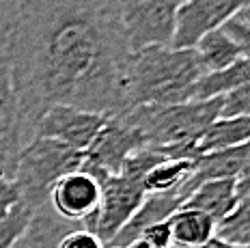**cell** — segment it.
Instances as JSON below:
<instances>
[{"instance_id": "cell-28", "label": "cell", "mask_w": 250, "mask_h": 248, "mask_svg": "<svg viewBox=\"0 0 250 248\" xmlns=\"http://www.w3.org/2000/svg\"><path fill=\"white\" fill-rule=\"evenodd\" d=\"M22 203L20 199V190L11 177L0 175V220H4L11 211Z\"/></svg>"}, {"instance_id": "cell-31", "label": "cell", "mask_w": 250, "mask_h": 248, "mask_svg": "<svg viewBox=\"0 0 250 248\" xmlns=\"http://www.w3.org/2000/svg\"><path fill=\"white\" fill-rule=\"evenodd\" d=\"M248 192H250V164L242 170V173H239V177H237V194H239V199L246 196Z\"/></svg>"}, {"instance_id": "cell-24", "label": "cell", "mask_w": 250, "mask_h": 248, "mask_svg": "<svg viewBox=\"0 0 250 248\" xmlns=\"http://www.w3.org/2000/svg\"><path fill=\"white\" fill-rule=\"evenodd\" d=\"M220 117H250V82L222 97Z\"/></svg>"}, {"instance_id": "cell-5", "label": "cell", "mask_w": 250, "mask_h": 248, "mask_svg": "<svg viewBox=\"0 0 250 248\" xmlns=\"http://www.w3.org/2000/svg\"><path fill=\"white\" fill-rule=\"evenodd\" d=\"M114 4L132 52L173 43L177 0H114Z\"/></svg>"}, {"instance_id": "cell-25", "label": "cell", "mask_w": 250, "mask_h": 248, "mask_svg": "<svg viewBox=\"0 0 250 248\" xmlns=\"http://www.w3.org/2000/svg\"><path fill=\"white\" fill-rule=\"evenodd\" d=\"M22 0H0V54H7L15 20H18Z\"/></svg>"}, {"instance_id": "cell-13", "label": "cell", "mask_w": 250, "mask_h": 248, "mask_svg": "<svg viewBox=\"0 0 250 248\" xmlns=\"http://www.w3.org/2000/svg\"><path fill=\"white\" fill-rule=\"evenodd\" d=\"M237 179H211V182H203L201 186H196L181 207L199 209L209 216L216 225H220L237 207Z\"/></svg>"}, {"instance_id": "cell-22", "label": "cell", "mask_w": 250, "mask_h": 248, "mask_svg": "<svg viewBox=\"0 0 250 248\" xmlns=\"http://www.w3.org/2000/svg\"><path fill=\"white\" fill-rule=\"evenodd\" d=\"M162 162H166V158L155 147H140L127 156L119 175H123V177H127V179H132V182L143 186V179Z\"/></svg>"}, {"instance_id": "cell-9", "label": "cell", "mask_w": 250, "mask_h": 248, "mask_svg": "<svg viewBox=\"0 0 250 248\" xmlns=\"http://www.w3.org/2000/svg\"><path fill=\"white\" fill-rule=\"evenodd\" d=\"M250 0H184L177 7L173 48H194L196 41L211 30L222 28L237 18Z\"/></svg>"}, {"instance_id": "cell-8", "label": "cell", "mask_w": 250, "mask_h": 248, "mask_svg": "<svg viewBox=\"0 0 250 248\" xmlns=\"http://www.w3.org/2000/svg\"><path fill=\"white\" fill-rule=\"evenodd\" d=\"M30 138L33 136L22 117L9 56L0 54V175L13 179L20 151Z\"/></svg>"}, {"instance_id": "cell-27", "label": "cell", "mask_w": 250, "mask_h": 248, "mask_svg": "<svg viewBox=\"0 0 250 248\" xmlns=\"http://www.w3.org/2000/svg\"><path fill=\"white\" fill-rule=\"evenodd\" d=\"M140 240H145L151 248H170L173 246V231H170V222H155V225L147 227L140 233Z\"/></svg>"}, {"instance_id": "cell-10", "label": "cell", "mask_w": 250, "mask_h": 248, "mask_svg": "<svg viewBox=\"0 0 250 248\" xmlns=\"http://www.w3.org/2000/svg\"><path fill=\"white\" fill-rule=\"evenodd\" d=\"M104 123H106V117L97 112L71 106H50L35 123L33 138H52L84 153L97 132L104 127Z\"/></svg>"}, {"instance_id": "cell-15", "label": "cell", "mask_w": 250, "mask_h": 248, "mask_svg": "<svg viewBox=\"0 0 250 248\" xmlns=\"http://www.w3.org/2000/svg\"><path fill=\"white\" fill-rule=\"evenodd\" d=\"M76 227L82 225L59 218L48 205L43 209L33 211L28 225L22 231V235L15 240L13 248H59L61 240Z\"/></svg>"}, {"instance_id": "cell-26", "label": "cell", "mask_w": 250, "mask_h": 248, "mask_svg": "<svg viewBox=\"0 0 250 248\" xmlns=\"http://www.w3.org/2000/svg\"><path fill=\"white\" fill-rule=\"evenodd\" d=\"M222 30L235 41V45L239 48V52L246 61H250V26L246 22H242L239 18H233L222 26Z\"/></svg>"}, {"instance_id": "cell-7", "label": "cell", "mask_w": 250, "mask_h": 248, "mask_svg": "<svg viewBox=\"0 0 250 248\" xmlns=\"http://www.w3.org/2000/svg\"><path fill=\"white\" fill-rule=\"evenodd\" d=\"M140 147H145L143 136L125 121L123 115L106 117L104 127L82 153V170L97 182H104L106 177L121 173L127 156Z\"/></svg>"}, {"instance_id": "cell-1", "label": "cell", "mask_w": 250, "mask_h": 248, "mask_svg": "<svg viewBox=\"0 0 250 248\" xmlns=\"http://www.w3.org/2000/svg\"><path fill=\"white\" fill-rule=\"evenodd\" d=\"M7 56L30 136L50 106L127 110L132 50L114 0H22Z\"/></svg>"}, {"instance_id": "cell-18", "label": "cell", "mask_w": 250, "mask_h": 248, "mask_svg": "<svg viewBox=\"0 0 250 248\" xmlns=\"http://www.w3.org/2000/svg\"><path fill=\"white\" fill-rule=\"evenodd\" d=\"M250 141V117H220L199 138L201 153H213L222 149L239 147Z\"/></svg>"}, {"instance_id": "cell-4", "label": "cell", "mask_w": 250, "mask_h": 248, "mask_svg": "<svg viewBox=\"0 0 250 248\" xmlns=\"http://www.w3.org/2000/svg\"><path fill=\"white\" fill-rule=\"evenodd\" d=\"M82 170V151L52 138H30L20 151L13 182L30 211L48 207L50 190L61 177Z\"/></svg>"}, {"instance_id": "cell-29", "label": "cell", "mask_w": 250, "mask_h": 248, "mask_svg": "<svg viewBox=\"0 0 250 248\" xmlns=\"http://www.w3.org/2000/svg\"><path fill=\"white\" fill-rule=\"evenodd\" d=\"M59 248H106V246H104L91 231L82 229V227H76V229H71L69 233L61 240Z\"/></svg>"}, {"instance_id": "cell-19", "label": "cell", "mask_w": 250, "mask_h": 248, "mask_svg": "<svg viewBox=\"0 0 250 248\" xmlns=\"http://www.w3.org/2000/svg\"><path fill=\"white\" fill-rule=\"evenodd\" d=\"M175 246H199L216 235L218 225L199 209L179 207L168 218Z\"/></svg>"}, {"instance_id": "cell-6", "label": "cell", "mask_w": 250, "mask_h": 248, "mask_svg": "<svg viewBox=\"0 0 250 248\" xmlns=\"http://www.w3.org/2000/svg\"><path fill=\"white\" fill-rule=\"evenodd\" d=\"M100 205L88 218L82 220V229L91 231L104 246H108L129 222V218L136 214L145 199V190L140 184L123 175L106 177L104 182H100Z\"/></svg>"}, {"instance_id": "cell-14", "label": "cell", "mask_w": 250, "mask_h": 248, "mask_svg": "<svg viewBox=\"0 0 250 248\" xmlns=\"http://www.w3.org/2000/svg\"><path fill=\"white\" fill-rule=\"evenodd\" d=\"M250 164V141L239 147L222 149V151L205 153L194 162L192 182L201 186L211 179H237L239 173Z\"/></svg>"}, {"instance_id": "cell-30", "label": "cell", "mask_w": 250, "mask_h": 248, "mask_svg": "<svg viewBox=\"0 0 250 248\" xmlns=\"http://www.w3.org/2000/svg\"><path fill=\"white\" fill-rule=\"evenodd\" d=\"M170 248H242V246H235V244H229V242L220 240L218 235H213L211 240H207L205 244H199V246H170Z\"/></svg>"}, {"instance_id": "cell-3", "label": "cell", "mask_w": 250, "mask_h": 248, "mask_svg": "<svg viewBox=\"0 0 250 248\" xmlns=\"http://www.w3.org/2000/svg\"><path fill=\"white\" fill-rule=\"evenodd\" d=\"M222 100L184 102L170 106H136L121 112L145 141V147H173L196 143L203 132L220 119Z\"/></svg>"}, {"instance_id": "cell-17", "label": "cell", "mask_w": 250, "mask_h": 248, "mask_svg": "<svg viewBox=\"0 0 250 248\" xmlns=\"http://www.w3.org/2000/svg\"><path fill=\"white\" fill-rule=\"evenodd\" d=\"M194 52L199 56L203 74L220 71V69H225V67H231L233 63L244 59L239 48L235 45V41L229 37L222 28L203 35V37L196 41Z\"/></svg>"}, {"instance_id": "cell-11", "label": "cell", "mask_w": 250, "mask_h": 248, "mask_svg": "<svg viewBox=\"0 0 250 248\" xmlns=\"http://www.w3.org/2000/svg\"><path fill=\"white\" fill-rule=\"evenodd\" d=\"M100 182L84 170H76L52 186L48 205L59 218L82 225L100 205Z\"/></svg>"}, {"instance_id": "cell-21", "label": "cell", "mask_w": 250, "mask_h": 248, "mask_svg": "<svg viewBox=\"0 0 250 248\" xmlns=\"http://www.w3.org/2000/svg\"><path fill=\"white\" fill-rule=\"evenodd\" d=\"M216 235L229 244L250 248V192L242 196L237 207L218 225Z\"/></svg>"}, {"instance_id": "cell-35", "label": "cell", "mask_w": 250, "mask_h": 248, "mask_svg": "<svg viewBox=\"0 0 250 248\" xmlns=\"http://www.w3.org/2000/svg\"><path fill=\"white\" fill-rule=\"evenodd\" d=\"M177 2H179V4H181V2H184V0H177Z\"/></svg>"}, {"instance_id": "cell-34", "label": "cell", "mask_w": 250, "mask_h": 248, "mask_svg": "<svg viewBox=\"0 0 250 248\" xmlns=\"http://www.w3.org/2000/svg\"><path fill=\"white\" fill-rule=\"evenodd\" d=\"M106 248H117V246H106Z\"/></svg>"}, {"instance_id": "cell-32", "label": "cell", "mask_w": 250, "mask_h": 248, "mask_svg": "<svg viewBox=\"0 0 250 248\" xmlns=\"http://www.w3.org/2000/svg\"><path fill=\"white\" fill-rule=\"evenodd\" d=\"M237 18L242 20V22H246L248 26H250V2H248L246 7H244V9H242V11H239V15H237Z\"/></svg>"}, {"instance_id": "cell-2", "label": "cell", "mask_w": 250, "mask_h": 248, "mask_svg": "<svg viewBox=\"0 0 250 248\" xmlns=\"http://www.w3.org/2000/svg\"><path fill=\"white\" fill-rule=\"evenodd\" d=\"M203 76L194 48L149 45L129 56L125 97L127 110L136 106H170L192 102L194 84Z\"/></svg>"}, {"instance_id": "cell-12", "label": "cell", "mask_w": 250, "mask_h": 248, "mask_svg": "<svg viewBox=\"0 0 250 248\" xmlns=\"http://www.w3.org/2000/svg\"><path fill=\"white\" fill-rule=\"evenodd\" d=\"M196 188V184L190 179L181 186V188L168 190V192H158V194H145L143 203L136 209V214L129 218V222L117 233V237L110 242L108 246H117V248H125L127 244H132L134 240H138L147 227L155 225V222H164L175 214L177 209L188 201V196L192 194V190Z\"/></svg>"}, {"instance_id": "cell-23", "label": "cell", "mask_w": 250, "mask_h": 248, "mask_svg": "<svg viewBox=\"0 0 250 248\" xmlns=\"http://www.w3.org/2000/svg\"><path fill=\"white\" fill-rule=\"evenodd\" d=\"M30 216H33V211L24 203H20L7 218L0 220V248H13L15 240L22 235V231L28 225Z\"/></svg>"}, {"instance_id": "cell-16", "label": "cell", "mask_w": 250, "mask_h": 248, "mask_svg": "<svg viewBox=\"0 0 250 248\" xmlns=\"http://www.w3.org/2000/svg\"><path fill=\"white\" fill-rule=\"evenodd\" d=\"M250 82V61L242 59L231 67H225L220 71L203 74L194 84L192 91V102H209V100H222L229 93L237 91L239 86Z\"/></svg>"}, {"instance_id": "cell-33", "label": "cell", "mask_w": 250, "mask_h": 248, "mask_svg": "<svg viewBox=\"0 0 250 248\" xmlns=\"http://www.w3.org/2000/svg\"><path fill=\"white\" fill-rule=\"evenodd\" d=\"M125 248H151V246H149V244H147V242H145V240H140V237H138V240H134L132 244H127Z\"/></svg>"}, {"instance_id": "cell-20", "label": "cell", "mask_w": 250, "mask_h": 248, "mask_svg": "<svg viewBox=\"0 0 250 248\" xmlns=\"http://www.w3.org/2000/svg\"><path fill=\"white\" fill-rule=\"evenodd\" d=\"M194 162H190V160H166V162L158 164L143 179L145 194H158L181 188L190 179V175L194 173Z\"/></svg>"}]
</instances>
